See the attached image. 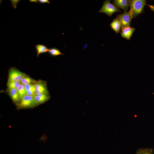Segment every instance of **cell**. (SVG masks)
Returning a JSON list of instances; mask_svg holds the SVG:
<instances>
[{
	"label": "cell",
	"mask_w": 154,
	"mask_h": 154,
	"mask_svg": "<svg viewBox=\"0 0 154 154\" xmlns=\"http://www.w3.org/2000/svg\"><path fill=\"white\" fill-rule=\"evenodd\" d=\"M25 86L27 95L34 96L36 94L35 84H27Z\"/></svg>",
	"instance_id": "13"
},
{
	"label": "cell",
	"mask_w": 154,
	"mask_h": 154,
	"mask_svg": "<svg viewBox=\"0 0 154 154\" xmlns=\"http://www.w3.org/2000/svg\"><path fill=\"white\" fill-rule=\"evenodd\" d=\"M21 83V82L19 81H12L7 83V88L6 91L8 92L12 89H17Z\"/></svg>",
	"instance_id": "14"
},
{
	"label": "cell",
	"mask_w": 154,
	"mask_h": 154,
	"mask_svg": "<svg viewBox=\"0 0 154 154\" xmlns=\"http://www.w3.org/2000/svg\"><path fill=\"white\" fill-rule=\"evenodd\" d=\"M8 94L13 102L17 104L20 101L19 96L17 89H12L8 92Z\"/></svg>",
	"instance_id": "10"
},
{
	"label": "cell",
	"mask_w": 154,
	"mask_h": 154,
	"mask_svg": "<svg viewBox=\"0 0 154 154\" xmlns=\"http://www.w3.org/2000/svg\"><path fill=\"white\" fill-rule=\"evenodd\" d=\"M110 26L112 29L117 34L120 32L121 25L119 21L116 18L114 19L110 23Z\"/></svg>",
	"instance_id": "11"
},
{
	"label": "cell",
	"mask_w": 154,
	"mask_h": 154,
	"mask_svg": "<svg viewBox=\"0 0 154 154\" xmlns=\"http://www.w3.org/2000/svg\"><path fill=\"white\" fill-rule=\"evenodd\" d=\"M26 75V74L20 71L15 68L11 67L9 71L7 83L12 81L21 82L22 78Z\"/></svg>",
	"instance_id": "3"
},
{
	"label": "cell",
	"mask_w": 154,
	"mask_h": 154,
	"mask_svg": "<svg viewBox=\"0 0 154 154\" xmlns=\"http://www.w3.org/2000/svg\"><path fill=\"white\" fill-rule=\"evenodd\" d=\"M121 33V36L129 40L135 29L133 27H128L122 29Z\"/></svg>",
	"instance_id": "9"
},
{
	"label": "cell",
	"mask_w": 154,
	"mask_h": 154,
	"mask_svg": "<svg viewBox=\"0 0 154 154\" xmlns=\"http://www.w3.org/2000/svg\"><path fill=\"white\" fill-rule=\"evenodd\" d=\"M17 109L32 108L38 106L34 96L26 95L16 104Z\"/></svg>",
	"instance_id": "2"
},
{
	"label": "cell",
	"mask_w": 154,
	"mask_h": 154,
	"mask_svg": "<svg viewBox=\"0 0 154 154\" xmlns=\"http://www.w3.org/2000/svg\"><path fill=\"white\" fill-rule=\"evenodd\" d=\"M34 84L36 94L43 93H49L46 81L39 80L37 81Z\"/></svg>",
	"instance_id": "6"
},
{
	"label": "cell",
	"mask_w": 154,
	"mask_h": 154,
	"mask_svg": "<svg viewBox=\"0 0 154 154\" xmlns=\"http://www.w3.org/2000/svg\"><path fill=\"white\" fill-rule=\"evenodd\" d=\"M35 48L37 51V56L38 57L40 54L48 52L49 49L44 45L38 44L36 45Z\"/></svg>",
	"instance_id": "12"
},
{
	"label": "cell",
	"mask_w": 154,
	"mask_h": 154,
	"mask_svg": "<svg viewBox=\"0 0 154 154\" xmlns=\"http://www.w3.org/2000/svg\"><path fill=\"white\" fill-rule=\"evenodd\" d=\"M136 154H153V150L151 148H140L137 149Z\"/></svg>",
	"instance_id": "17"
},
{
	"label": "cell",
	"mask_w": 154,
	"mask_h": 154,
	"mask_svg": "<svg viewBox=\"0 0 154 154\" xmlns=\"http://www.w3.org/2000/svg\"><path fill=\"white\" fill-rule=\"evenodd\" d=\"M35 100L38 105L43 104L48 100L50 98L49 93H43L35 94Z\"/></svg>",
	"instance_id": "7"
},
{
	"label": "cell",
	"mask_w": 154,
	"mask_h": 154,
	"mask_svg": "<svg viewBox=\"0 0 154 154\" xmlns=\"http://www.w3.org/2000/svg\"><path fill=\"white\" fill-rule=\"evenodd\" d=\"M48 52L52 56H57L64 54L58 49L55 48L49 49Z\"/></svg>",
	"instance_id": "18"
},
{
	"label": "cell",
	"mask_w": 154,
	"mask_h": 154,
	"mask_svg": "<svg viewBox=\"0 0 154 154\" xmlns=\"http://www.w3.org/2000/svg\"><path fill=\"white\" fill-rule=\"evenodd\" d=\"M130 9L133 18L141 14L143 11L145 6L147 5L145 0H129Z\"/></svg>",
	"instance_id": "1"
},
{
	"label": "cell",
	"mask_w": 154,
	"mask_h": 154,
	"mask_svg": "<svg viewBox=\"0 0 154 154\" xmlns=\"http://www.w3.org/2000/svg\"><path fill=\"white\" fill-rule=\"evenodd\" d=\"M112 3L117 7L121 9L126 12L129 6V0H115L113 1Z\"/></svg>",
	"instance_id": "8"
},
{
	"label": "cell",
	"mask_w": 154,
	"mask_h": 154,
	"mask_svg": "<svg viewBox=\"0 0 154 154\" xmlns=\"http://www.w3.org/2000/svg\"><path fill=\"white\" fill-rule=\"evenodd\" d=\"M110 0H107L104 2L103 5L99 11V12L105 13L108 16L111 17L116 12L121 11L113 4L110 3Z\"/></svg>",
	"instance_id": "4"
},
{
	"label": "cell",
	"mask_w": 154,
	"mask_h": 154,
	"mask_svg": "<svg viewBox=\"0 0 154 154\" xmlns=\"http://www.w3.org/2000/svg\"><path fill=\"white\" fill-rule=\"evenodd\" d=\"M149 6L151 10L154 12V5H149Z\"/></svg>",
	"instance_id": "21"
},
{
	"label": "cell",
	"mask_w": 154,
	"mask_h": 154,
	"mask_svg": "<svg viewBox=\"0 0 154 154\" xmlns=\"http://www.w3.org/2000/svg\"><path fill=\"white\" fill-rule=\"evenodd\" d=\"M37 81L35 80L27 75L22 78L21 82L22 84L25 85L29 84H34Z\"/></svg>",
	"instance_id": "16"
},
{
	"label": "cell",
	"mask_w": 154,
	"mask_h": 154,
	"mask_svg": "<svg viewBox=\"0 0 154 154\" xmlns=\"http://www.w3.org/2000/svg\"><path fill=\"white\" fill-rule=\"evenodd\" d=\"M17 89L20 100L24 96L27 95V93L25 85L21 83Z\"/></svg>",
	"instance_id": "15"
},
{
	"label": "cell",
	"mask_w": 154,
	"mask_h": 154,
	"mask_svg": "<svg viewBox=\"0 0 154 154\" xmlns=\"http://www.w3.org/2000/svg\"><path fill=\"white\" fill-rule=\"evenodd\" d=\"M12 2V6L14 8H16V6L15 4L17 5L19 1L18 0H11Z\"/></svg>",
	"instance_id": "20"
},
{
	"label": "cell",
	"mask_w": 154,
	"mask_h": 154,
	"mask_svg": "<svg viewBox=\"0 0 154 154\" xmlns=\"http://www.w3.org/2000/svg\"><path fill=\"white\" fill-rule=\"evenodd\" d=\"M154 94V92L152 94Z\"/></svg>",
	"instance_id": "23"
},
{
	"label": "cell",
	"mask_w": 154,
	"mask_h": 154,
	"mask_svg": "<svg viewBox=\"0 0 154 154\" xmlns=\"http://www.w3.org/2000/svg\"><path fill=\"white\" fill-rule=\"evenodd\" d=\"M116 18L120 23L121 29L130 27L131 21L133 18L132 12L130 10L128 12H124L121 14L117 15Z\"/></svg>",
	"instance_id": "5"
},
{
	"label": "cell",
	"mask_w": 154,
	"mask_h": 154,
	"mask_svg": "<svg viewBox=\"0 0 154 154\" xmlns=\"http://www.w3.org/2000/svg\"><path fill=\"white\" fill-rule=\"evenodd\" d=\"M38 1L40 3L44 4L45 3H49L50 2L48 0H38Z\"/></svg>",
	"instance_id": "19"
},
{
	"label": "cell",
	"mask_w": 154,
	"mask_h": 154,
	"mask_svg": "<svg viewBox=\"0 0 154 154\" xmlns=\"http://www.w3.org/2000/svg\"><path fill=\"white\" fill-rule=\"evenodd\" d=\"M29 1L30 2H34L36 3H37L38 1V0H29Z\"/></svg>",
	"instance_id": "22"
}]
</instances>
